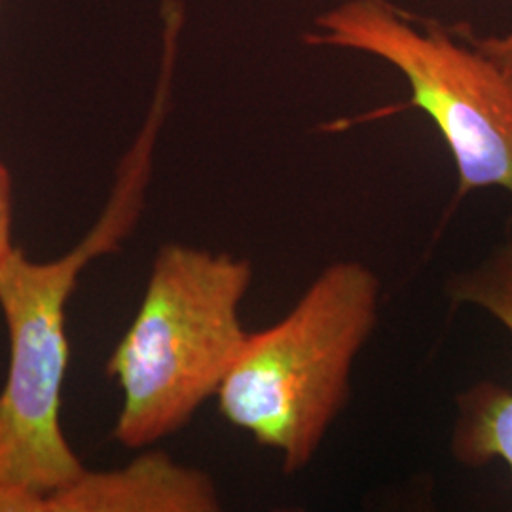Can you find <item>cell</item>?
Segmentation results:
<instances>
[{"mask_svg":"<svg viewBox=\"0 0 512 512\" xmlns=\"http://www.w3.org/2000/svg\"><path fill=\"white\" fill-rule=\"evenodd\" d=\"M167 99V93H156L147 124L90 234L52 262H35L14 247L0 266V310L10 340L0 393L2 488L46 499L86 471L61 429V389L69 365L67 302L80 272L93 258L116 251L141 215Z\"/></svg>","mask_w":512,"mask_h":512,"instance_id":"obj_1","label":"cell"},{"mask_svg":"<svg viewBox=\"0 0 512 512\" xmlns=\"http://www.w3.org/2000/svg\"><path fill=\"white\" fill-rule=\"evenodd\" d=\"M382 281L359 260L325 266L291 311L249 332L220 385L222 418L304 471L351 393L357 357L378 325Z\"/></svg>","mask_w":512,"mask_h":512,"instance_id":"obj_2","label":"cell"},{"mask_svg":"<svg viewBox=\"0 0 512 512\" xmlns=\"http://www.w3.org/2000/svg\"><path fill=\"white\" fill-rule=\"evenodd\" d=\"M253 264L230 253L167 243L147 291L107 363L122 391L114 439L147 448L184 429L236 363L249 332L239 306Z\"/></svg>","mask_w":512,"mask_h":512,"instance_id":"obj_3","label":"cell"},{"mask_svg":"<svg viewBox=\"0 0 512 512\" xmlns=\"http://www.w3.org/2000/svg\"><path fill=\"white\" fill-rule=\"evenodd\" d=\"M410 16L385 0H348L315 18L311 46L348 48L393 65L410 86V107L429 116L456 165L454 207L488 188L512 200V73L467 27Z\"/></svg>","mask_w":512,"mask_h":512,"instance_id":"obj_4","label":"cell"},{"mask_svg":"<svg viewBox=\"0 0 512 512\" xmlns=\"http://www.w3.org/2000/svg\"><path fill=\"white\" fill-rule=\"evenodd\" d=\"M446 296L458 306L488 313L512 336V239L452 275ZM450 452L465 467H486L499 461L509 469L512 482L511 389L482 380L459 393Z\"/></svg>","mask_w":512,"mask_h":512,"instance_id":"obj_5","label":"cell"},{"mask_svg":"<svg viewBox=\"0 0 512 512\" xmlns=\"http://www.w3.org/2000/svg\"><path fill=\"white\" fill-rule=\"evenodd\" d=\"M213 478L164 452H148L126 467L78 476L44 499V512H215Z\"/></svg>","mask_w":512,"mask_h":512,"instance_id":"obj_6","label":"cell"},{"mask_svg":"<svg viewBox=\"0 0 512 512\" xmlns=\"http://www.w3.org/2000/svg\"><path fill=\"white\" fill-rule=\"evenodd\" d=\"M12 251V179L0 162V266Z\"/></svg>","mask_w":512,"mask_h":512,"instance_id":"obj_7","label":"cell"},{"mask_svg":"<svg viewBox=\"0 0 512 512\" xmlns=\"http://www.w3.org/2000/svg\"><path fill=\"white\" fill-rule=\"evenodd\" d=\"M476 42L486 54L494 57L497 63H501L507 71L512 73V31L505 37H476Z\"/></svg>","mask_w":512,"mask_h":512,"instance_id":"obj_8","label":"cell"}]
</instances>
